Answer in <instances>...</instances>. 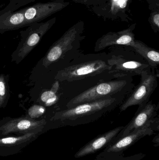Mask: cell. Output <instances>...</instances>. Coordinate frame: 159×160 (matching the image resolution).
<instances>
[{
	"instance_id": "5bb4252c",
	"label": "cell",
	"mask_w": 159,
	"mask_h": 160,
	"mask_svg": "<svg viewBox=\"0 0 159 160\" xmlns=\"http://www.w3.org/2000/svg\"><path fill=\"white\" fill-rule=\"evenodd\" d=\"M42 133L34 132L21 136L0 138V157H9L21 153L24 148L36 140Z\"/></svg>"
},
{
	"instance_id": "cb8c5ba5",
	"label": "cell",
	"mask_w": 159,
	"mask_h": 160,
	"mask_svg": "<svg viewBox=\"0 0 159 160\" xmlns=\"http://www.w3.org/2000/svg\"><path fill=\"white\" fill-rule=\"evenodd\" d=\"M142 1V0H138ZM148 4V8L152 9L157 7L159 3V0H146Z\"/></svg>"
},
{
	"instance_id": "d4e9b609",
	"label": "cell",
	"mask_w": 159,
	"mask_h": 160,
	"mask_svg": "<svg viewBox=\"0 0 159 160\" xmlns=\"http://www.w3.org/2000/svg\"><path fill=\"white\" fill-rule=\"evenodd\" d=\"M51 1H64V0H50Z\"/></svg>"
},
{
	"instance_id": "7a4b0ae2",
	"label": "cell",
	"mask_w": 159,
	"mask_h": 160,
	"mask_svg": "<svg viewBox=\"0 0 159 160\" xmlns=\"http://www.w3.org/2000/svg\"><path fill=\"white\" fill-rule=\"evenodd\" d=\"M106 57L107 64L111 68L108 74L114 78L140 76L151 68L147 61L129 46L111 47Z\"/></svg>"
},
{
	"instance_id": "5b68a950",
	"label": "cell",
	"mask_w": 159,
	"mask_h": 160,
	"mask_svg": "<svg viewBox=\"0 0 159 160\" xmlns=\"http://www.w3.org/2000/svg\"><path fill=\"white\" fill-rule=\"evenodd\" d=\"M84 30L85 22L83 21H79L69 28L50 47L43 60L44 66L47 68L62 59L68 52L77 49L85 38L83 35Z\"/></svg>"
},
{
	"instance_id": "603a6c76",
	"label": "cell",
	"mask_w": 159,
	"mask_h": 160,
	"mask_svg": "<svg viewBox=\"0 0 159 160\" xmlns=\"http://www.w3.org/2000/svg\"><path fill=\"white\" fill-rule=\"evenodd\" d=\"M145 156L146 155L143 153H139V154H135V155L130 156V157H123L112 160H141L144 158Z\"/></svg>"
},
{
	"instance_id": "2e32d148",
	"label": "cell",
	"mask_w": 159,
	"mask_h": 160,
	"mask_svg": "<svg viewBox=\"0 0 159 160\" xmlns=\"http://www.w3.org/2000/svg\"><path fill=\"white\" fill-rule=\"evenodd\" d=\"M25 8L16 12H8L0 16V32L28 26L24 16Z\"/></svg>"
},
{
	"instance_id": "7402d4cb",
	"label": "cell",
	"mask_w": 159,
	"mask_h": 160,
	"mask_svg": "<svg viewBox=\"0 0 159 160\" xmlns=\"http://www.w3.org/2000/svg\"><path fill=\"white\" fill-rule=\"evenodd\" d=\"M105 0H72L76 3L84 5L87 7L100 5L104 2Z\"/></svg>"
},
{
	"instance_id": "4fadbf2b",
	"label": "cell",
	"mask_w": 159,
	"mask_h": 160,
	"mask_svg": "<svg viewBox=\"0 0 159 160\" xmlns=\"http://www.w3.org/2000/svg\"><path fill=\"white\" fill-rule=\"evenodd\" d=\"M136 26V23H134L122 31L118 32H110L103 35L95 43L94 51L98 52L108 47L114 46L130 47L135 40L133 31Z\"/></svg>"
},
{
	"instance_id": "3957f363",
	"label": "cell",
	"mask_w": 159,
	"mask_h": 160,
	"mask_svg": "<svg viewBox=\"0 0 159 160\" xmlns=\"http://www.w3.org/2000/svg\"><path fill=\"white\" fill-rule=\"evenodd\" d=\"M132 78L121 77L99 83L73 98L67 103V108L85 102L107 98L127 97L134 88Z\"/></svg>"
},
{
	"instance_id": "ffe728a7",
	"label": "cell",
	"mask_w": 159,
	"mask_h": 160,
	"mask_svg": "<svg viewBox=\"0 0 159 160\" xmlns=\"http://www.w3.org/2000/svg\"><path fill=\"white\" fill-rule=\"evenodd\" d=\"M148 21L150 26L155 33H157L159 32V9H155L152 10L149 18Z\"/></svg>"
},
{
	"instance_id": "277c9868",
	"label": "cell",
	"mask_w": 159,
	"mask_h": 160,
	"mask_svg": "<svg viewBox=\"0 0 159 160\" xmlns=\"http://www.w3.org/2000/svg\"><path fill=\"white\" fill-rule=\"evenodd\" d=\"M58 71L55 79L60 82H72L108 73L111 69L106 53L89 54Z\"/></svg>"
},
{
	"instance_id": "6da1fadb",
	"label": "cell",
	"mask_w": 159,
	"mask_h": 160,
	"mask_svg": "<svg viewBox=\"0 0 159 160\" xmlns=\"http://www.w3.org/2000/svg\"><path fill=\"white\" fill-rule=\"evenodd\" d=\"M126 97L107 98L82 103L55 113L50 121L72 127L89 124L120 105Z\"/></svg>"
},
{
	"instance_id": "ac0fdd59",
	"label": "cell",
	"mask_w": 159,
	"mask_h": 160,
	"mask_svg": "<svg viewBox=\"0 0 159 160\" xmlns=\"http://www.w3.org/2000/svg\"><path fill=\"white\" fill-rule=\"evenodd\" d=\"M58 88V81H57L54 83L50 90L45 91L41 95L40 99L42 102L44 103L46 106H50L54 104L58 98L56 93Z\"/></svg>"
},
{
	"instance_id": "44dd1931",
	"label": "cell",
	"mask_w": 159,
	"mask_h": 160,
	"mask_svg": "<svg viewBox=\"0 0 159 160\" xmlns=\"http://www.w3.org/2000/svg\"><path fill=\"white\" fill-rule=\"evenodd\" d=\"M45 111V108L44 106L34 105L31 106L28 110V116L32 119H35L42 116L44 113Z\"/></svg>"
},
{
	"instance_id": "8992f818",
	"label": "cell",
	"mask_w": 159,
	"mask_h": 160,
	"mask_svg": "<svg viewBox=\"0 0 159 160\" xmlns=\"http://www.w3.org/2000/svg\"><path fill=\"white\" fill-rule=\"evenodd\" d=\"M159 130L158 118L153 124L132 132L111 143L97 155L94 160H112L124 157V152L138 141L147 136H151Z\"/></svg>"
},
{
	"instance_id": "8fae6325",
	"label": "cell",
	"mask_w": 159,
	"mask_h": 160,
	"mask_svg": "<svg viewBox=\"0 0 159 160\" xmlns=\"http://www.w3.org/2000/svg\"><path fill=\"white\" fill-rule=\"evenodd\" d=\"M158 109L159 104L153 103L152 101L139 106L134 117L128 125L124 127L114 141L136 130L153 124L159 118L157 117Z\"/></svg>"
},
{
	"instance_id": "9a60e30c",
	"label": "cell",
	"mask_w": 159,
	"mask_h": 160,
	"mask_svg": "<svg viewBox=\"0 0 159 160\" xmlns=\"http://www.w3.org/2000/svg\"><path fill=\"white\" fill-rule=\"evenodd\" d=\"M123 128V126L117 127L105 133L98 135L80 148L75 155V158H79L86 157L105 148L113 142Z\"/></svg>"
},
{
	"instance_id": "ba28073f",
	"label": "cell",
	"mask_w": 159,
	"mask_h": 160,
	"mask_svg": "<svg viewBox=\"0 0 159 160\" xmlns=\"http://www.w3.org/2000/svg\"><path fill=\"white\" fill-rule=\"evenodd\" d=\"M56 22V18L49 20L45 22H35L28 26L21 33V40L14 53L13 61L18 63L28 55L36 47L47 32Z\"/></svg>"
},
{
	"instance_id": "9c48e42d",
	"label": "cell",
	"mask_w": 159,
	"mask_h": 160,
	"mask_svg": "<svg viewBox=\"0 0 159 160\" xmlns=\"http://www.w3.org/2000/svg\"><path fill=\"white\" fill-rule=\"evenodd\" d=\"M47 124L45 119L36 120L26 116L0 121V138L21 136L34 132L43 133Z\"/></svg>"
},
{
	"instance_id": "e0dca14e",
	"label": "cell",
	"mask_w": 159,
	"mask_h": 160,
	"mask_svg": "<svg viewBox=\"0 0 159 160\" xmlns=\"http://www.w3.org/2000/svg\"><path fill=\"white\" fill-rule=\"evenodd\" d=\"M130 47L147 61L150 67L157 69L159 65V52L142 41L135 39Z\"/></svg>"
},
{
	"instance_id": "d6986e66",
	"label": "cell",
	"mask_w": 159,
	"mask_h": 160,
	"mask_svg": "<svg viewBox=\"0 0 159 160\" xmlns=\"http://www.w3.org/2000/svg\"><path fill=\"white\" fill-rule=\"evenodd\" d=\"M7 78V76L5 75H0V108L5 106L9 96Z\"/></svg>"
},
{
	"instance_id": "7c38bea8",
	"label": "cell",
	"mask_w": 159,
	"mask_h": 160,
	"mask_svg": "<svg viewBox=\"0 0 159 160\" xmlns=\"http://www.w3.org/2000/svg\"><path fill=\"white\" fill-rule=\"evenodd\" d=\"M70 3L64 1H51L46 3H37L25 8L24 16L28 25L39 22L67 7Z\"/></svg>"
},
{
	"instance_id": "52a82bcc",
	"label": "cell",
	"mask_w": 159,
	"mask_h": 160,
	"mask_svg": "<svg viewBox=\"0 0 159 160\" xmlns=\"http://www.w3.org/2000/svg\"><path fill=\"white\" fill-rule=\"evenodd\" d=\"M155 70L150 68L141 74L139 84L133 88L119 105L120 112L126 111L131 106H141L149 101L151 95L158 86L159 75Z\"/></svg>"
},
{
	"instance_id": "30bf717a",
	"label": "cell",
	"mask_w": 159,
	"mask_h": 160,
	"mask_svg": "<svg viewBox=\"0 0 159 160\" xmlns=\"http://www.w3.org/2000/svg\"><path fill=\"white\" fill-rule=\"evenodd\" d=\"M133 0H105L100 5L88 7L89 10L104 21L130 23L133 20L130 9Z\"/></svg>"
}]
</instances>
